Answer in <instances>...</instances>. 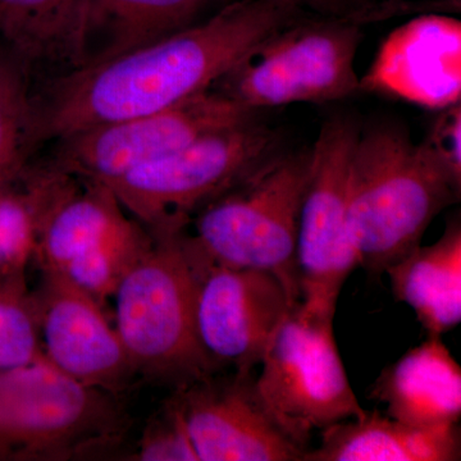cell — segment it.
I'll list each match as a JSON object with an SVG mask.
<instances>
[{"label": "cell", "mask_w": 461, "mask_h": 461, "mask_svg": "<svg viewBox=\"0 0 461 461\" xmlns=\"http://www.w3.org/2000/svg\"><path fill=\"white\" fill-rule=\"evenodd\" d=\"M360 23L355 16L299 18L258 45L213 89L251 112L348 98L359 90Z\"/></svg>", "instance_id": "6"}, {"label": "cell", "mask_w": 461, "mask_h": 461, "mask_svg": "<svg viewBox=\"0 0 461 461\" xmlns=\"http://www.w3.org/2000/svg\"><path fill=\"white\" fill-rule=\"evenodd\" d=\"M456 175L423 140L395 126L360 132L348 167V222L359 267L369 275L420 247L429 224L459 202Z\"/></svg>", "instance_id": "2"}, {"label": "cell", "mask_w": 461, "mask_h": 461, "mask_svg": "<svg viewBox=\"0 0 461 461\" xmlns=\"http://www.w3.org/2000/svg\"><path fill=\"white\" fill-rule=\"evenodd\" d=\"M359 133L353 121L333 118L321 126L311 151L296 240L300 311L308 317L335 320L342 287L359 267L346 200L348 167Z\"/></svg>", "instance_id": "9"}, {"label": "cell", "mask_w": 461, "mask_h": 461, "mask_svg": "<svg viewBox=\"0 0 461 461\" xmlns=\"http://www.w3.org/2000/svg\"><path fill=\"white\" fill-rule=\"evenodd\" d=\"M86 0H0V44L29 68H66Z\"/></svg>", "instance_id": "19"}, {"label": "cell", "mask_w": 461, "mask_h": 461, "mask_svg": "<svg viewBox=\"0 0 461 461\" xmlns=\"http://www.w3.org/2000/svg\"><path fill=\"white\" fill-rule=\"evenodd\" d=\"M309 169L311 153L267 158L194 214L191 248L206 263L271 273L300 303L297 226Z\"/></svg>", "instance_id": "3"}, {"label": "cell", "mask_w": 461, "mask_h": 461, "mask_svg": "<svg viewBox=\"0 0 461 461\" xmlns=\"http://www.w3.org/2000/svg\"><path fill=\"white\" fill-rule=\"evenodd\" d=\"M41 359L38 304L26 276L0 281V373Z\"/></svg>", "instance_id": "22"}, {"label": "cell", "mask_w": 461, "mask_h": 461, "mask_svg": "<svg viewBox=\"0 0 461 461\" xmlns=\"http://www.w3.org/2000/svg\"><path fill=\"white\" fill-rule=\"evenodd\" d=\"M275 141V133L251 118L206 133L105 186L151 235H171L186 230L203 205L273 156Z\"/></svg>", "instance_id": "7"}, {"label": "cell", "mask_w": 461, "mask_h": 461, "mask_svg": "<svg viewBox=\"0 0 461 461\" xmlns=\"http://www.w3.org/2000/svg\"><path fill=\"white\" fill-rule=\"evenodd\" d=\"M393 296L411 306L429 336L461 321V224L448 222L441 238L417 247L386 271Z\"/></svg>", "instance_id": "18"}, {"label": "cell", "mask_w": 461, "mask_h": 461, "mask_svg": "<svg viewBox=\"0 0 461 461\" xmlns=\"http://www.w3.org/2000/svg\"><path fill=\"white\" fill-rule=\"evenodd\" d=\"M256 387L282 429L305 450L312 433L363 417L336 344L333 321L294 305L273 333Z\"/></svg>", "instance_id": "8"}, {"label": "cell", "mask_w": 461, "mask_h": 461, "mask_svg": "<svg viewBox=\"0 0 461 461\" xmlns=\"http://www.w3.org/2000/svg\"><path fill=\"white\" fill-rule=\"evenodd\" d=\"M196 336L212 371L253 373L294 302L268 272L230 268L195 257Z\"/></svg>", "instance_id": "11"}, {"label": "cell", "mask_w": 461, "mask_h": 461, "mask_svg": "<svg viewBox=\"0 0 461 461\" xmlns=\"http://www.w3.org/2000/svg\"><path fill=\"white\" fill-rule=\"evenodd\" d=\"M41 215V195L29 182L0 190V281L25 277L35 259Z\"/></svg>", "instance_id": "21"}, {"label": "cell", "mask_w": 461, "mask_h": 461, "mask_svg": "<svg viewBox=\"0 0 461 461\" xmlns=\"http://www.w3.org/2000/svg\"><path fill=\"white\" fill-rule=\"evenodd\" d=\"M30 71L0 44V190L16 184L32 163Z\"/></svg>", "instance_id": "20"}, {"label": "cell", "mask_w": 461, "mask_h": 461, "mask_svg": "<svg viewBox=\"0 0 461 461\" xmlns=\"http://www.w3.org/2000/svg\"><path fill=\"white\" fill-rule=\"evenodd\" d=\"M459 424L417 427L366 411L321 430L317 448L303 461H459Z\"/></svg>", "instance_id": "17"}, {"label": "cell", "mask_w": 461, "mask_h": 461, "mask_svg": "<svg viewBox=\"0 0 461 461\" xmlns=\"http://www.w3.org/2000/svg\"><path fill=\"white\" fill-rule=\"evenodd\" d=\"M269 0H236L203 23L83 68L32 93L33 150L69 133L156 113L213 89L258 45L299 20Z\"/></svg>", "instance_id": "1"}, {"label": "cell", "mask_w": 461, "mask_h": 461, "mask_svg": "<svg viewBox=\"0 0 461 461\" xmlns=\"http://www.w3.org/2000/svg\"><path fill=\"white\" fill-rule=\"evenodd\" d=\"M32 291L45 359L85 386L117 396L123 393L136 373L103 305L56 272L41 271Z\"/></svg>", "instance_id": "13"}, {"label": "cell", "mask_w": 461, "mask_h": 461, "mask_svg": "<svg viewBox=\"0 0 461 461\" xmlns=\"http://www.w3.org/2000/svg\"><path fill=\"white\" fill-rule=\"evenodd\" d=\"M371 395L411 426L459 424L461 368L441 338L429 336L381 373Z\"/></svg>", "instance_id": "16"}, {"label": "cell", "mask_w": 461, "mask_h": 461, "mask_svg": "<svg viewBox=\"0 0 461 461\" xmlns=\"http://www.w3.org/2000/svg\"><path fill=\"white\" fill-rule=\"evenodd\" d=\"M133 456L142 461H199L180 417L168 402L145 429Z\"/></svg>", "instance_id": "23"}, {"label": "cell", "mask_w": 461, "mask_h": 461, "mask_svg": "<svg viewBox=\"0 0 461 461\" xmlns=\"http://www.w3.org/2000/svg\"><path fill=\"white\" fill-rule=\"evenodd\" d=\"M461 107L455 104L444 109L436 121L429 138L424 139L437 156L450 167L456 175L461 176Z\"/></svg>", "instance_id": "24"}, {"label": "cell", "mask_w": 461, "mask_h": 461, "mask_svg": "<svg viewBox=\"0 0 461 461\" xmlns=\"http://www.w3.org/2000/svg\"><path fill=\"white\" fill-rule=\"evenodd\" d=\"M256 112L211 89L156 113L69 133L50 142V166L81 180L108 185L175 153L206 133L247 122Z\"/></svg>", "instance_id": "10"}, {"label": "cell", "mask_w": 461, "mask_h": 461, "mask_svg": "<svg viewBox=\"0 0 461 461\" xmlns=\"http://www.w3.org/2000/svg\"><path fill=\"white\" fill-rule=\"evenodd\" d=\"M212 0H86L67 69L95 66L193 25Z\"/></svg>", "instance_id": "15"}, {"label": "cell", "mask_w": 461, "mask_h": 461, "mask_svg": "<svg viewBox=\"0 0 461 461\" xmlns=\"http://www.w3.org/2000/svg\"><path fill=\"white\" fill-rule=\"evenodd\" d=\"M359 90L444 111L461 98V23L424 14L384 39Z\"/></svg>", "instance_id": "14"}, {"label": "cell", "mask_w": 461, "mask_h": 461, "mask_svg": "<svg viewBox=\"0 0 461 461\" xmlns=\"http://www.w3.org/2000/svg\"><path fill=\"white\" fill-rule=\"evenodd\" d=\"M129 427L117 395L85 386L45 357L0 373V460L104 456Z\"/></svg>", "instance_id": "5"}, {"label": "cell", "mask_w": 461, "mask_h": 461, "mask_svg": "<svg viewBox=\"0 0 461 461\" xmlns=\"http://www.w3.org/2000/svg\"><path fill=\"white\" fill-rule=\"evenodd\" d=\"M285 7L295 9L300 14L312 12L320 16H357L371 7L363 0H269Z\"/></svg>", "instance_id": "25"}, {"label": "cell", "mask_w": 461, "mask_h": 461, "mask_svg": "<svg viewBox=\"0 0 461 461\" xmlns=\"http://www.w3.org/2000/svg\"><path fill=\"white\" fill-rule=\"evenodd\" d=\"M196 278L184 230L154 236L118 284L114 327L136 375L177 390L214 375L196 336Z\"/></svg>", "instance_id": "4"}, {"label": "cell", "mask_w": 461, "mask_h": 461, "mask_svg": "<svg viewBox=\"0 0 461 461\" xmlns=\"http://www.w3.org/2000/svg\"><path fill=\"white\" fill-rule=\"evenodd\" d=\"M168 403L199 461H303L308 451L264 405L253 373L209 375L175 390Z\"/></svg>", "instance_id": "12"}]
</instances>
